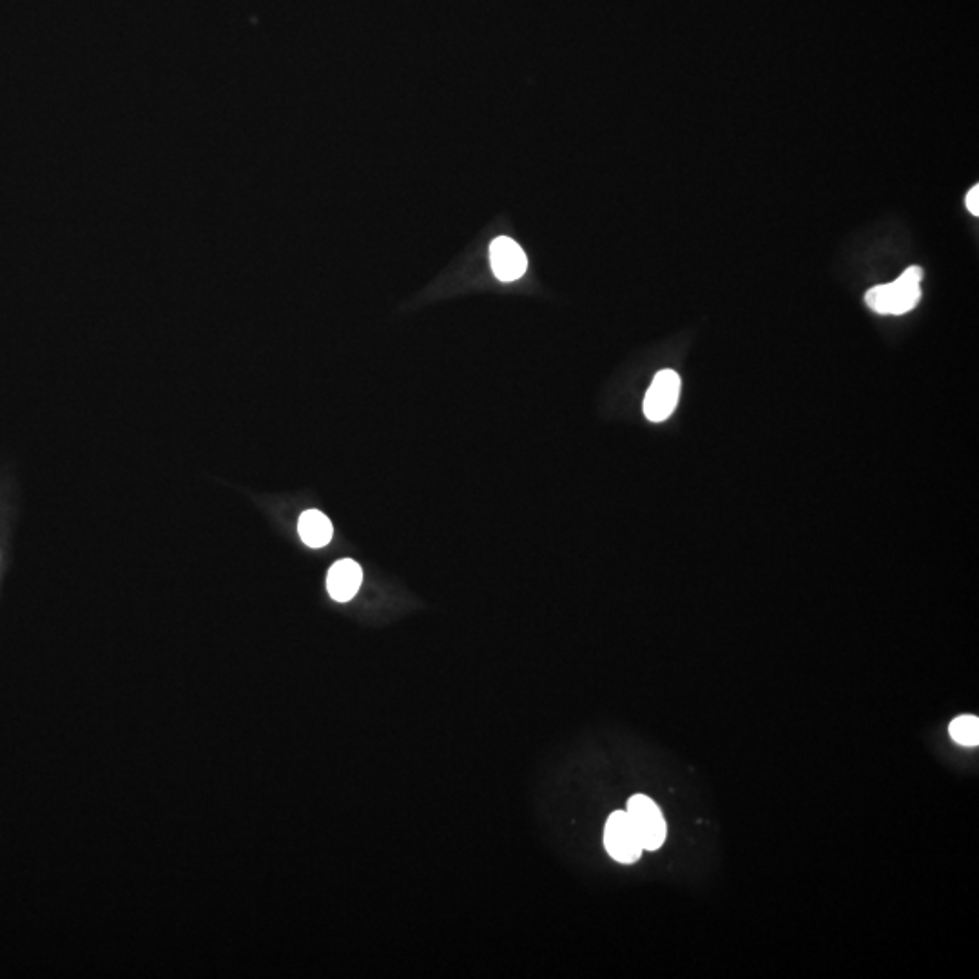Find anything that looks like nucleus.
I'll return each instance as SVG.
<instances>
[{
	"label": "nucleus",
	"mask_w": 979,
	"mask_h": 979,
	"mask_svg": "<svg viewBox=\"0 0 979 979\" xmlns=\"http://www.w3.org/2000/svg\"><path fill=\"white\" fill-rule=\"evenodd\" d=\"M490 265L497 280L515 282L528 269V258L519 243L512 238L499 236L490 245Z\"/></svg>",
	"instance_id": "39448f33"
},
{
	"label": "nucleus",
	"mask_w": 979,
	"mask_h": 979,
	"mask_svg": "<svg viewBox=\"0 0 979 979\" xmlns=\"http://www.w3.org/2000/svg\"><path fill=\"white\" fill-rule=\"evenodd\" d=\"M950 737L954 742H958L961 746H978L979 744V720L978 717H972V715H963V717L954 718L950 722L949 727Z\"/></svg>",
	"instance_id": "6e6552de"
},
{
	"label": "nucleus",
	"mask_w": 979,
	"mask_h": 979,
	"mask_svg": "<svg viewBox=\"0 0 979 979\" xmlns=\"http://www.w3.org/2000/svg\"><path fill=\"white\" fill-rule=\"evenodd\" d=\"M626 813L630 816L631 824L639 834L640 844L644 851H657L666 842V820L659 805L650 796L635 795L628 800Z\"/></svg>",
	"instance_id": "f03ea898"
},
{
	"label": "nucleus",
	"mask_w": 979,
	"mask_h": 979,
	"mask_svg": "<svg viewBox=\"0 0 979 979\" xmlns=\"http://www.w3.org/2000/svg\"><path fill=\"white\" fill-rule=\"evenodd\" d=\"M363 582V570L352 559H341L330 568L327 590L334 601L349 602L356 597Z\"/></svg>",
	"instance_id": "423d86ee"
},
{
	"label": "nucleus",
	"mask_w": 979,
	"mask_h": 979,
	"mask_svg": "<svg viewBox=\"0 0 979 979\" xmlns=\"http://www.w3.org/2000/svg\"><path fill=\"white\" fill-rule=\"evenodd\" d=\"M604 847L611 858L619 863H635L644 853L639 834L626 811H615L606 820Z\"/></svg>",
	"instance_id": "7ed1b4c3"
},
{
	"label": "nucleus",
	"mask_w": 979,
	"mask_h": 979,
	"mask_svg": "<svg viewBox=\"0 0 979 979\" xmlns=\"http://www.w3.org/2000/svg\"><path fill=\"white\" fill-rule=\"evenodd\" d=\"M301 541L309 548H323L332 539V523L329 517L321 514L320 510H307L303 512L298 523Z\"/></svg>",
	"instance_id": "0eeeda50"
},
{
	"label": "nucleus",
	"mask_w": 979,
	"mask_h": 979,
	"mask_svg": "<svg viewBox=\"0 0 979 979\" xmlns=\"http://www.w3.org/2000/svg\"><path fill=\"white\" fill-rule=\"evenodd\" d=\"M921 267H909L898 280L873 287L865 292V303L878 314L902 316L911 312L921 300Z\"/></svg>",
	"instance_id": "f257e3e1"
},
{
	"label": "nucleus",
	"mask_w": 979,
	"mask_h": 979,
	"mask_svg": "<svg viewBox=\"0 0 979 979\" xmlns=\"http://www.w3.org/2000/svg\"><path fill=\"white\" fill-rule=\"evenodd\" d=\"M680 396V376L675 370H660L651 381L644 398V416L653 423L666 421L677 408Z\"/></svg>",
	"instance_id": "20e7f679"
},
{
	"label": "nucleus",
	"mask_w": 979,
	"mask_h": 979,
	"mask_svg": "<svg viewBox=\"0 0 979 979\" xmlns=\"http://www.w3.org/2000/svg\"><path fill=\"white\" fill-rule=\"evenodd\" d=\"M965 204H967V209H969L970 214L979 216V185H974L969 193H967Z\"/></svg>",
	"instance_id": "1a4fd4ad"
}]
</instances>
